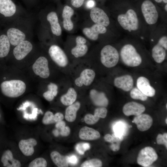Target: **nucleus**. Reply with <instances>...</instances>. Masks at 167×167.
Here are the masks:
<instances>
[{
	"mask_svg": "<svg viewBox=\"0 0 167 167\" xmlns=\"http://www.w3.org/2000/svg\"><path fill=\"white\" fill-rule=\"evenodd\" d=\"M158 156L155 150L150 147H146L139 152L137 158L138 164L147 167L151 165L158 159Z\"/></svg>",
	"mask_w": 167,
	"mask_h": 167,
	"instance_id": "obj_12",
	"label": "nucleus"
},
{
	"mask_svg": "<svg viewBox=\"0 0 167 167\" xmlns=\"http://www.w3.org/2000/svg\"><path fill=\"white\" fill-rule=\"evenodd\" d=\"M155 1L158 3H160L162 2H163L165 3H167V0H155Z\"/></svg>",
	"mask_w": 167,
	"mask_h": 167,
	"instance_id": "obj_51",
	"label": "nucleus"
},
{
	"mask_svg": "<svg viewBox=\"0 0 167 167\" xmlns=\"http://www.w3.org/2000/svg\"><path fill=\"white\" fill-rule=\"evenodd\" d=\"M158 43L167 49V37L166 36H162L159 40Z\"/></svg>",
	"mask_w": 167,
	"mask_h": 167,
	"instance_id": "obj_42",
	"label": "nucleus"
},
{
	"mask_svg": "<svg viewBox=\"0 0 167 167\" xmlns=\"http://www.w3.org/2000/svg\"><path fill=\"white\" fill-rule=\"evenodd\" d=\"M152 53L153 59L157 63H161L165 59L166 50L158 43L152 48Z\"/></svg>",
	"mask_w": 167,
	"mask_h": 167,
	"instance_id": "obj_27",
	"label": "nucleus"
},
{
	"mask_svg": "<svg viewBox=\"0 0 167 167\" xmlns=\"http://www.w3.org/2000/svg\"><path fill=\"white\" fill-rule=\"evenodd\" d=\"M117 19L122 28L130 32L136 31L139 28V21L137 14L132 9L128 10L124 14L119 15Z\"/></svg>",
	"mask_w": 167,
	"mask_h": 167,
	"instance_id": "obj_7",
	"label": "nucleus"
},
{
	"mask_svg": "<svg viewBox=\"0 0 167 167\" xmlns=\"http://www.w3.org/2000/svg\"><path fill=\"white\" fill-rule=\"evenodd\" d=\"M123 126L122 123H117L113 127V130L114 134H113L115 136L119 137L121 135L123 132Z\"/></svg>",
	"mask_w": 167,
	"mask_h": 167,
	"instance_id": "obj_41",
	"label": "nucleus"
},
{
	"mask_svg": "<svg viewBox=\"0 0 167 167\" xmlns=\"http://www.w3.org/2000/svg\"><path fill=\"white\" fill-rule=\"evenodd\" d=\"M80 107L79 101L75 102L66 108L65 111V118L69 122H74L76 117L77 112Z\"/></svg>",
	"mask_w": 167,
	"mask_h": 167,
	"instance_id": "obj_28",
	"label": "nucleus"
},
{
	"mask_svg": "<svg viewBox=\"0 0 167 167\" xmlns=\"http://www.w3.org/2000/svg\"><path fill=\"white\" fill-rule=\"evenodd\" d=\"M107 113V110L105 107H101L95 109L94 114L100 118H105Z\"/></svg>",
	"mask_w": 167,
	"mask_h": 167,
	"instance_id": "obj_40",
	"label": "nucleus"
},
{
	"mask_svg": "<svg viewBox=\"0 0 167 167\" xmlns=\"http://www.w3.org/2000/svg\"><path fill=\"white\" fill-rule=\"evenodd\" d=\"M38 10L36 15L40 22V26L48 30L54 36H60L62 34V29L56 11L46 9Z\"/></svg>",
	"mask_w": 167,
	"mask_h": 167,
	"instance_id": "obj_2",
	"label": "nucleus"
},
{
	"mask_svg": "<svg viewBox=\"0 0 167 167\" xmlns=\"http://www.w3.org/2000/svg\"><path fill=\"white\" fill-rule=\"evenodd\" d=\"M90 16L92 20L95 24L106 27L110 24L108 15L103 10L99 7H95L92 8L90 12Z\"/></svg>",
	"mask_w": 167,
	"mask_h": 167,
	"instance_id": "obj_13",
	"label": "nucleus"
},
{
	"mask_svg": "<svg viewBox=\"0 0 167 167\" xmlns=\"http://www.w3.org/2000/svg\"><path fill=\"white\" fill-rule=\"evenodd\" d=\"M1 161L5 167L21 166L20 162L14 158L12 152L9 150H6L4 152L1 158Z\"/></svg>",
	"mask_w": 167,
	"mask_h": 167,
	"instance_id": "obj_26",
	"label": "nucleus"
},
{
	"mask_svg": "<svg viewBox=\"0 0 167 167\" xmlns=\"http://www.w3.org/2000/svg\"><path fill=\"white\" fill-rule=\"evenodd\" d=\"M70 133V129L68 126H65L61 130L60 134L62 136H67L69 135Z\"/></svg>",
	"mask_w": 167,
	"mask_h": 167,
	"instance_id": "obj_44",
	"label": "nucleus"
},
{
	"mask_svg": "<svg viewBox=\"0 0 167 167\" xmlns=\"http://www.w3.org/2000/svg\"><path fill=\"white\" fill-rule=\"evenodd\" d=\"M114 84L117 88L124 91L129 92L133 88L134 80L131 75H125L115 78Z\"/></svg>",
	"mask_w": 167,
	"mask_h": 167,
	"instance_id": "obj_17",
	"label": "nucleus"
},
{
	"mask_svg": "<svg viewBox=\"0 0 167 167\" xmlns=\"http://www.w3.org/2000/svg\"><path fill=\"white\" fill-rule=\"evenodd\" d=\"M145 110V107L143 105L134 101L129 102L123 106L122 111L126 116L139 115Z\"/></svg>",
	"mask_w": 167,
	"mask_h": 167,
	"instance_id": "obj_19",
	"label": "nucleus"
},
{
	"mask_svg": "<svg viewBox=\"0 0 167 167\" xmlns=\"http://www.w3.org/2000/svg\"><path fill=\"white\" fill-rule=\"evenodd\" d=\"M74 12V10L67 5L65 6L63 9L62 13L63 26L67 31H71L74 28V24L71 18Z\"/></svg>",
	"mask_w": 167,
	"mask_h": 167,
	"instance_id": "obj_23",
	"label": "nucleus"
},
{
	"mask_svg": "<svg viewBox=\"0 0 167 167\" xmlns=\"http://www.w3.org/2000/svg\"><path fill=\"white\" fill-rule=\"evenodd\" d=\"M165 11H167V4H166V5L165 6Z\"/></svg>",
	"mask_w": 167,
	"mask_h": 167,
	"instance_id": "obj_52",
	"label": "nucleus"
},
{
	"mask_svg": "<svg viewBox=\"0 0 167 167\" xmlns=\"http://www.w3.org/2000/svg\"><path fill=\"white\" fill-rule=\"evenodd\" d=\"M36 19V15L28 10L2 28L10 41L12 48L24 40L32 39Z\"/></svg>",
	"mask_w": 167,
	"mask_h": 167,
	"instance_id": "obj_1",
	"label": "nucleus"
},
{
	"mask_svg": "<svg viewBox=\"0 0 167 167\" xmlns=\"http://www.w3.org/2000/svg\"><path fill=\"white\" fill-rule=\"evenodd\" d=\"M132 122L136 125L139 130L143 131L148 130L151 126L153 119L149 115L142 113L135 117Z\"/></svg>",
	"mask_w": 167,
	"mask_h": 167,
	"instance_id": "obj_20",
	"label": "nucleus"
},
{
	"mask_svg": "<svg viewBox=\"0 0 167 167\" xmlns=\"http://www.w3.org/2000/svg\"><path fill=\"white\" fill-rule=\"evenodd\" d=\"M68 163L72 165L76 164L78 163V160L77 157L74 155L70 157L68 156Z\"/></svg>",
	"mask_w": 167,
	"mask_h": 167,
	"instance_id": "obj_46",
	"label": "nucleus"
},
{
	"mask_svg": "<svg viewBox=\"0 0 167 167\" xmlns=\"http://www.w3.org/2000/svg\"><path fill=\"white\" fill-rule=\"evenodd\" d=\"M27 11L13 0H0V28Z\"/></svg>",
	"mask_w": 167,
	"mask_h": 167,
	"instance_id": "obj_3",
	"label": "nucleus"
},
{
	"mask_svg": "<svg viewBox=\"0 0 167 167\" xmlns=\"http://www.w3.org/2000/svg\"><path fill=\"white\" fill-rule=\"evenodd\" d=\"M157 143L158 144H164L167 149V133H165L163 135L159 134L156 137Z\"/></svg>",
	"mask_w": 167,
	"mask_h": 167,
	"instance_id": "obj_39",
	"label": "nucleus"
},
{
	"mask_svg": "<svg viewBox=\"0 0 167 167\" xmlns=\"http://www.w3.org/2000/svg\"><path fill=\"white\" fill-rule=\"evenodd\" d=\"M100 118L98 116L92 114H86L84 118V120L86 123L89 125H92L96 123Z\"/></svg>",
	"mask_w": 167,
	"mask_h": 167,
	"instance_id": "obj_38",
	"label": "nucleus"
},
{
	"mask_svg": "<svg viewBox=\"0 0 167 167\" xmlns=\"http://www.w3.org/2000/svg\"><path fill=\"white\" fill-rule=\"evenodd\" d=\"M141 9L144 19L147 24L152 25L157 21L158 13L153 3L149 0H145L142 3Z\"/></svg>",
	"mask_w": 167,
	"mask_h": 167,
	"instance_id": "obj_11",
	"label": "nucleus"
},
{
	"mask_svg": "<svg viewBox=\"0 0 167 167\" xmlns=\"http://www.w3.org/2000/svg\"><path fill=\"white\" fill-rule=\"evenodd\" d=\"M107 31L106 27L95 24L90 27L84 28L82 32L88 39L92 41L98 39L100 34L105 33Z\"/></svg>",
	"mask_w": 167,
	"mask_h": 167,
	"instance_id": "obj_15",
	"label": "nucleus"
},
{
	"mask_svg": "<svg viewBox=\"0 0 167 167\" xmlns=\"http://www.w3.org/2000/svg\"><path fill=\"white\" fill-rule=\"evenodd\" d=\"M53 133L55 136H58L59 135V132L58 130L55 129L53 131Z\"/></svg>",
	"mask_w": 167,
	"mask_h": 167,
	"instance_id": "obj_50",
	"label": "nucleus"
},
{
	"mask_svg": "<svg viewBox=\"0 0 167 167\" xmlns=\"http://www.w3.org/2000/svg\"><path fill=\"white\" fill-rule=\"evenodd\" d=\"M90 144L87 143H81L77 144L75 146L77 152L80 155H83L85 152L90 149Z\"/></svg>",
	"mask_w": 167,
	"mask_h": 167,
	"instance_id": "obj_37",
	"label": "nucleus"
},
{
	"mask_svg": "<svg viewBox=\"0 0 167 167\" xmlns=\"http://www.w3.org/2000/svg\"><path fill=\"white\" fill-rule=\"evenodd\" d=\"M64 118L63 114L60 112H57L54 115V120L55 123L61 121Z\"/></svg>",
	"mask_w": 167,
	"mask_h": 167,
	"instance_id": "obj_45",
	"label": "nucleus"
},
{
	"mask_svg": "<svg viewBox=\"0 0 167 167\" xmlns=\"http://www.w3.org/2000/svg\"><path fill=\"white\" fill-rule=\"evenodd\" d=\"M120 56L122 61L126 65L130 67L139 66L142 62V58L132 45L127 44L121 49Z\"/></svg>",
	"mask_w": 167,
	"mask_h": 167,
	"instance_id": "obj_6",
	"label": "nucleus"
},
{
	"mask_svg": "<svg viewBox=\"0 0 167 167\" xmlns=\"http://www.w3.org/2000/svg\"><path fill=\"white\" fill-rule=\"evenodd\" d=\"M102 166L101 160L97 159H93L85 161L81 165V167H101Z\"/></svg>",
	"mask_w": 167,
	"mask_h": 167,
	"instance_id": "obj_34",
	"label": "nucleus"
},
{
	"mask_svg": "<svg viewBox=\"0 0 167 167\" xmlns=\"http://www.w3.org/2000/svg\"><path fill=\"white\" fill-rule=\"evenodd\" d=\"M48 90L43 94L44 98L49 101H52L57 95L58 87L53 83H50L47 86Z\"/></svg>",
	"mask_w": 167,
	"mask_h": 167,
	"instance_id": "obj_31",
	"label": "nucleus"
},
{
	"mask_svg": "<svg viewBox=\"0 0 167 167\" xmlns=\"http://www.w3.org/2000/svg\"><path fill=\"white\" fill-rule=\"evenodd\" d=\"M65 126V122L62 120L56 122L55 124L56 128L60 130Z\"/></svg>",
	"mask_w": 167,
	"mask_h": 167,
	"instance_id": "obj_47",
	"label": "nucleus"
},
{
	"mask_svg": "<svg viewBox=\"0 0 167 167\" xmlns=\"http://www.w3.org/2000/svg\"><path fill=\"white\" fill-rule=\"evenodd\" d=\"M48 52L52 60L58 66L64 67L67 65V57L58 45L55 44L51 45L48 48Z\"/></svg>",
	"mask_w": 167,
	"mask_h": 167,
	"instance_id": "obj_9",
	"label": "nucleus"
},
{
	"mask_svg": "<svg viewBox=\"0 0 167 167\" xmlns=\"http://www.w3.org/2000/svg\"><path fill=\"white\" fill-rule=\"evenodd\" d=\"M47 165L46 160L42 157L35 158L29 164V167H46Z\"/></svg>",
	"mask_w": 167,
	"mask_h": 167,
	"instance_id": "obj_35",
	"label": "nucleus"
},
{
	"mask_svg": "<svg viewBox=\"0 0 167 167\" xmlns=\"http://www.w3.org/2000/svg\"><path fill=\"white\" fill-rule=\"evenodd\" d=\"M166 109H167V104H166Z\"/></svg>",
	"mask_w": 167,
	"mask_h": 167,
	"instance_id": "obj_54",
	"label": "nucleus"
},
{
	"mask_svg": "<svg viewBox=\"0 0 167 167\" xmlns=\"http://www.w3.org/2000/svg\"><path fill=\"white\" fill-rule=\"evenodd\" d=\"M50 157L54 163L58 167L68 166V156H64L58 152L54 151L50 153Z\"/></svg>",
	"mask_w": 167,
	"mask_h": 167,
	"instance_id": "obj_30",
	"label": "nucleus"
},
{
	"mask_svg": "<svg viewBox=\"0 0 167 167\" xmlns=\"http://www.w3.org/2000/svg\"><path fill=\"white\" fill-rule=\"evenodd\" d=\"M32 69L34 74L40 78H48L50 72L47 57L43 55L38 56L32 65Z\"/></svg>",
	"mask_w": 167,
	"mask_h": 167,
	"instance_id": "obj_10",
	"label": "nucleus"
},
{
	"mask_svg": "<svg viewBox=\"0 0 167 167\" xmlns=\"http://www.w3.org/2000/svg\"><path fill=\"white\" fill-rule=\"evenodd\" d=\"M94 5V2L92 0H90L88 1L87 2V6L89 8L92 7Z\"/></svg>",
	"mask_w": 167,
	"mask_h": 167,
	"instance_id": "obj_49",
	"label": "nucleus"
},
{
	"mask_svg": "<svg viewBox=\"0 0 167 167\" xmlns=\"http://www.w3.org/2000/svg\"><path fill=\"white\" fill-rule=\"evenodd\" d=\"M35 44L32 39L24 40L12 48L8 57L21 61L26 59L34 52Z\"/></svg>",
	"mask_w": 167,
	"mask_h": 167,
	"instance_id": "obj_5",
	"label": "nucleus"
},
{
	"mask_svg": "<svg viewBox=\"0 0 167 167\" xmlns=\"http://www.w3.org/2000/svg\"><path fill=\"white\" fill-rule=\"evenodd\" d=\"M37 144L36 140L32 138L22 139L19 142V147L22 153L25 156H32L34 152V147Z\"/></svg>",
	"mask_w": 167,
	"mask_h": 167,
	"instance_id": "obj_22",
	"label": "nucleus"
},
{
	"mask_svg": "<svg viewBox=\"0 0 167 167\" xmlns=\"http://www.w3.org/2000/svg\"><path fill=\"white\" fill-rule=\"evenodd\" d=\"M95 75V73L93 70L85 69L82 71L79 76L75 79V84L79 87H82L83 85L89 86L93 82Z\"/></svg>",
	"mask_w": 167,
	"mask_h": 167,
	"instance_id": "obj_16",
	"label": "nucleus"
},
{
	"mask_svg": "<svg viewBox=\"0 0 167 167\" xmlns=\"http://www.w3.org/2000/svg\"><path fill=\"white\" fill-rule=\"evenodd\" d=\"M25 83L19 79L3 81L0 83V91L4 96L10 98L18 97L22 95L26 90Z\"/></svg>",
	"mask_w": 167,
	"mask_h": 167,
	"instance_id": "obj_4",
	"label": "nucleus"
},
{
	"mask_svg": "<svg viewBox=\"0 0 167 167\" xmlns=\"http://www.w3.org/2000/svg\"><path fill=\"white\" fill-rule=\"evenodd\" d=\"M77 97V93L73 88H69L67 92L60 98V101L64 105L69 106L74 103Z\"/></svg>",
	"mask_w": 167,
	"mask_h": 167,
	"instance_id": "obj_29",
	"label": "nucleus"
},
{
	"mask_svg": "<svg viewBox=\"0 0 167 167\" xmlns=\"http://www.w3.org/2000/svg\"><path fill=\"white\" fill-rule=\"evenodd\" d=\"M105 140L108 142L113 143L114 141L113 136L109 134H106L104 137Z\"/></svg>",
	"mask_w": 167,
	"mask_h": 167,
	"instance_id": "obj_48",
	"label": "nucleus"
},
{
	"mask_svg": "<svg viewBox=\"0 0 167 167\" xmlns=\"http://www.w3.org/2000/svg\"><path fill=\"white\" fill-rule=\"evenodd\" d=\"M76 45L71 50V53L76 58L83 57L87 53L88 48L86 44V39L82 36H79L75 38Z\"/></svg>",
	"mask_w": 167,
	"mask_h": 167,
	"instance_id": "obj_18",
	"label": "nucleus"
},
{
	"mask_svg": "<svg viewBox=\"0 0 167 167\" xmlns=\"http://www.w3.org/2000/svg\"><path fill=\"white\" fill-rule=\"evenodd\" d=\"M137 88L147 96L152 97L155 94L156 90L152 86L148 79L144 76L139 77L137 80Z\"/></svg>",
	"mask_w": 167,
	"mask_h": 167,
	"instance_id": "obj_21",
	"label": "nucleus"
},
{
	"mask_svg": "<svg viewBox=\"0 0 167 167\" xmlns=\"http://www.w3.org/2000/svg\"><path fill=\"white\" fill-rule=\"evenodd\" d=\"M54 114L50 111L46 112L42 119V122L45 125H47L55 123Z\"/></svg>",
	"mask_w": 167,
	"mask_h": 167,
	"instance_id": "obj_36",
	"label": "nucleus"
},
{
	"mask_svg": "<svg viewBox=\"0 0 167 167\" xmlns=\"http://www.w3.org/2000/svg\"><path fill=\"white\" fill-rule=\"evenodd\" d=\"M12 49L10 41L2 28H0V61L8 58Z\"/></svg>",
	"mask_w": 167,
	"mask_h": 167,
	"instance_id": "obj_14",
	"label": "nucleus"
},
{
	"mask_svg": "<svg viewBox=\"0 0 167 167\" xmlns=\"http://www.w3.org/2000/svg\"><path fill=\"white\" fill-rule=\"evenodd\" d=\"M165 122L167 124V118L165 119Z\"/></svg>",
	"mask_w": 167,
	"mask_h": 167,
	"instance_id": "obj_53",
	"label": "nucleus"
},
{
	"mask_svg": "<svg viewBox=\"0 0 167 167\" xmlns=\"http://www.w3.org/2000/svg\"><path fill=\"white\" fill-rule=\"evenodd\" d=\"M100 136L98 131L87 126L81 128L79 132V138L84 140H95L99 139Z\"/></svg>",
	"mask_w": 167,
	"mask_h": 167,
	"instance_id": "obj_25",
	"label": "nucleus"
},
{
	"mask_svg": "<svg viewBox=\"0 0 167 167\" xmlns=\"http://www.w3.org/2000/svg\"><path fill=\"white\" fill-rule=\"evenodd\" d=\"M27 7L28 10L31 11L32 9L38 10L40 7L41 0H21Z\"/></svg>",
	"mask_w": 167,
	"mask_h": 167,
	"instance_id": "obj_33",
	"label": "nucleus"
},
{
	"mask_svg": "<svg viewBox=\"0 0 167 167\" xmlns=\"http://www.w3.org/2000/svg\"><path fill=\"white\" fill-rule=\"evenodd\" d=\"M130 95L131 98L135 100H139L144 101L148 99V96L137 87L132 88L131 90Z\"/></svg>",
	"mask_w": 167,
	"mask_h": 167,
	"instance_id": "obj_32",
	"label": "nucleus"
},
{
	"mask_svg": "<svg viewBox=\"0 0 167 167\" xmlns=\"http://www.w3.org/2000/svg\"><path fill=\"white\" fill-rule=\"evenodd\" d=\"M90 96L93 103L96 106L105 107L109 104L108 100L103 92L92 89L90 91Z\"/></svg>",
	"mask_w": 167,
	"mask_h": 167,
	"instance_id": "obj_24",
	"label": "nucleus"
},
{
	"mask_svg": "<svg viewBox=\"0 0 167 167\" xmlns=\"http://www.w3.org/2000/svg\"><path fill=\"white\" fill-rule=\"evenodd\" d=\"M84 0H71L72 5L75 8H78L83 5Z\"/></svg>",
	"mask_w": 167,
	"mask_h": 167,
	"instance_id": "obj_43",
	"label": "nucleus"
},
{
	"mask_svg": "<svg viewBox=\"0 0 167 167\" xmlns=\"http://www.w3.org/2000/svg\"><path fill=\"white\" fill-rule=\"evenodd\" d=\"M119 60V54L117 49L113 46L108 45L105 46L100 52V60L105 67L110 68L115 66Z\"/></svg>",
	"mask_w": 167,
	"mask_h": 167,
	"instance_id": "obj_8",
	"label": "nucleus"
}]
</instances>
